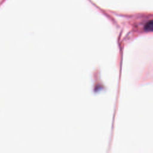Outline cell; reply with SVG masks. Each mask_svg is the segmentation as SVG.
Listing matches in <instances>:
<instances>
[{
    "instance_id": "obj_1",
    "label": "cell",
    "mask_w": 153,
    "mask_h": 153,
    "mask_svg": "<svg viewBox=\"0 0 153 153\" xmlns=\"http://www.w3.org/2000/svg\"><path fill=\"white\" fill-rule=\"evenodd\" d=\"M144 29L146 31H153V20H151L146 23Z\"/></svg>"
}]
</instances>
